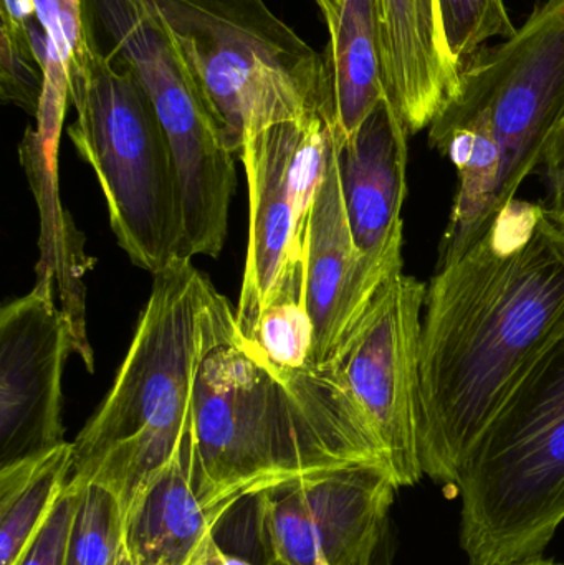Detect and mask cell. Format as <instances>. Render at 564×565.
I'll return each instance as SVG.
<instances>
[{
	"label": "cell",
	"mask_w": 564,
	"mask_h": 565,
	"mask_svg": "<svg viewBox=\"0 0 564 565\" xmlns=\"http://www.w3.org/2000/svg\"><path fill=\"white\" fill-rule=\"evenodd\" d=\"M83 19L89 46L141 83L168 136L181 185L182 257H217L237 179L214 109L148 0H83Z\"/></svg>",
	"instance_id": "obj_7"
},
{
	"label": "cell",
	"mask_w": 564,
	"mask_h": 565,
	"mask_svg": "<svg viewBox=\"0 0 564 565\" xmlns=\"http://www.w3.org/2000/svg\"><path fill=\"white\" fill-rule=\"evenodd\" d=\"M192 435L194 487L219 524L244 501L298 478L353 465L390 468L334 367L265 362L214 286L192 394Z\"/></svg>",
	"instance_id": "obj_2"
},
{
	"label": "cell",
	"mask_w": 564,
	"mask_h": 565,
	"mask_svg": "<svg viewBox=\"0 0 564 565\" xmlns=\"http://www.w3.org/2000/svg\"><path fill=\"white\" fill-rule=\"evenodd\" d=\"M564 334V228L513 199L427 286L419 345L424 477L459 484L467 458Z\"/></svg>",
	"instance_id": "obj_1"
},
{
	"label": "cell",
	"mask_w": 564,
	"mask_h": 565,
	"mask_svg": "<svg viewBox=\"0 0 564 565\" xmlns=\"http://www.w3.org/2000/svg\"><path fill=\"white\" fill-rule=\"evenodd\" d=\"M70 103L76 118L66 132L98 178L119 247L159 274L182 258L184 224L174 156L148 93L93 50L88 70L70 79Z\"/></svg>",
	"instance_id": "obj_6"
},
{
	"label": "cell",
	"mask_w": 564,
	"mask_h": 565,
	"mask_svg": "<svg viewBox=\"0 0 564 565\" xmlns=\"http://www.w3.org/2000/svg\"><path fill=\"white\" fill-rule=\"evenodd\" d=\"M503 565H563L556 563L553 559H545V557H539V559L522 561V563L503 564Z\"/></svg>",
	"instance_id": "obj_31"
},
{
	"label": "cell",
	"mask_w": 564,
	"mask_h": 565,
	"mask_svg": "<svg viewBox=\"0 0 564 565\" xmlns=\"http://www.w3.org/2000/svg\"><path fill=\"white\" fill-rule=\"evenodd\" d=\"M457 491L469 565L543 557L564 521V334L483 431Z\"/></svg>",
	"instance_id": "obj_4"
},
{
	"label": "cell",
	"mask_w": 564,
	"mask_h": 565,
	"mask_svg": "<svg viewBox=\"0 0 564 565\" xmlns=\"http://www.w3.org/2000/svg\"><path fill=\"white\" fill-rule=\"evenodd\" d=\"M116 565H132L131 559H129L128 554H126V550H123L121 557H119L118 564Z\"/></svg>",
	"instance_id": "obj_32"
},
{
	"label": "cell",
	"mask_w": 564,
	"mask_h": 565,
	"mask_svg": "<svg viewBox=\"0 0 564 565\" xmlns=\"http://www.w3.org/2000/svg\"><path fill=\"white\" fill-rule=\"evenodd\" d=\"M43 73L33 53L29 30L0 25V96L36 118Z\"/></svg>",
	"instance_id": "obj_23"
},
{
	"label": "cell",
	"mask_w": 564,
	"mask_h": 565,
	"mask_svg": "<svg viewBox=\"0 0 564 565\" xmlns=\"http://www.w3.org/2000/svg\"><path fill=\"white\" fill-rule=\"evenodd\" d=\"M212 282L172 262L152 289L111 391L73 444L68 487L105 488L123 520L171 463L191 422Z\"/></svg>",
	"instance_id": "obj_3"
},
{
	"label": "cell",
	"mask_w": 564,
	"mask_h": 565,
	"mask_svg": "<svg viewBox=\"0 0 564 565\" xmlns=\"http://www.w3.org/2000/svg\"><path fill=\"white\" fill-rule=\"evenodd\" d=\"M341 0H315L318 9H320L321 17H323L324 23L330 25L337 17L338 7H340Z\"/></svg>",
	"instance_id": "obj_30"
},
{
	"label": "cell",
	"mask_w": 564,
	"mask_h": 565,
	"mask_svg": "<svg viewBox=\"0 0 564 565\" xmlns=\"http://www.w3.org/2000/svg\"><path fill=\"white\" fill-rule=\"evenodd\" d=\"M396 490L383 465L288 481L254 498L257 543L270 565H371Z\"/></svg>",
	"instance_id": "obj_10"
},
{
	"label": "cell",
	"mask_w": 564,
	"mask_h": 565,
	"mask_svg": "<svg viewBox=\"0 0 564 565\" xmlns=\"http://www.w3.org/2000/svg\"><path fill=\"white\" fill-rule=\"evenodd\" d=\"M401 271L403 267L377 264L358 248L344 209L333 139L305 237V296L313 322L311 365L334 364L381 289Z\"/></svg>",
	"instance_id": "obj_13"
},
{
	"label": "cell",
	"mask_w": 564,
	"mask_h": 565,
	"mask_svg": "<svg viewBox=\"0 0 564 565\" xmlns=\"http://www.w3.org/2000/svg\"><path fill=\"white\" fill-rule=\"evenodd\" d=\"M192 415L171 463L126 514L125 550L132 565H195L219 523L202 504L192 478Z\"/></svg>",
	"instance_id": "obj_16"
},
{
	"label": "cell",
	"mask_w": 564,
	"mask_h": 565,
	"mask_svg": "<svg viewBox=\"0 0 564 565\" xmlns=\"http://www.w3.org/2000/svg\"><path fill=\"white\" fill-rule=\"evenodd\" d=\"M58 3L63 30L68 43V73L72 79L82 76L88 70L93 50L89 46L85 19H83V0H58Z\"/></svg>",
	"instance_id": "obj_25"
},
{
	"label": "cell",
	"mask_w": 564,
	"mask_h": 565,
	"mask_svg": "<svg viewBox=\"0 0 564 565\" xmlns=\"http://www.w3.org/2000/svg\"><path fill=\"white\" fill-rule=\"evenodd\" d=\"M82 490L68 487L17 565H65Z\"/></svg>",
	"instance_id": "obj_24"
},
{
	"label": "cell",
	"mask_w": 564,
	"mask_h": 565,
	"mask_svg": "<svg viewBox=\"0 0 564 565\" xmlns=\"http://www.w3.org/2000/svg\"><path fill=\"white\" fill-rule=\"evenodd\" d=\"M444 39L454 62L464 66L490 39H512L513 25L503 0H437Z\"/></svg>",
	"instance_id": "obj_22"
},
{
	"label": "cell",
	"mask_w": 564,
	"mask_h": 565,
	"mask_svg": "<svg viewBox=\"0 0 564 565\" xmlns=\"http://www.w3.org/2000/svg\"><path fill=\"white\" fill-rule=\"evenodd\" d=\"M244 339L274 367L304 369L311 365L313 322L307 308L305 275L278 292L262 312L252 334Z\"/></svg>",
	"instance_id": "obj_20"
},
{
	"label": "cell",
	"mask_w": 564,
	"mask_h": 565,
	"mask_svg": "<svg viewBox=\"0 0 564 565\" xmlns=\"http://www.w3.org/2000/svg\"><path fill=\"white\" fill-rule=\"evenodd\" d=\"M52 278L0 311V467L65 444L62 379L75 352Z\"/></svg>",
	"instance_id": "obj_12"
},
{
	"label": "cell",
	"mask_w": 564,
	"mask_h": 565,
	"mask_svg": "<svg viewBox=\"0 0 564 565\" xmlns=\"http://www.w3.org/2000/svg\"><path fill=\"white\" fill-rule=\"evenodd\" d=\"M564 122V0H543L506 42L482 49L460 72L429 139L456 131L496 142L502 159L500 202L513 201L543 166Z\"/></svg>",
	"instance_id": "obj_8"
},
{
	"label": "cell",
	"mask_w": 564,
	"mask_h": 565,
	"mask_svg": "<svg viewBox=\"0 0 564 565\" xmlns=\"http://www.w3.org/2000/svg\"><path fill=\"white\" fill-rule=\"evenodd\" d=\"M318 565H330V564H328L327 561H324V559H320V561H318Z\"/></svg>",
	"instance_id": "obj_33"
},
{
	"label": "cell",
	"mask_w": 564,
	"mask_h": 565,
	"mask_svg": "<svg viewBox=\"0 0 564 565\" xmlns=\"http://www.w3.org/2000/svg\"><path fill=\"white\" fill-rule=\"evenodd\" d=\"M207 98L227 148L320 115V53L265 0H148Z\"/></svg>",
	"instance_id": "obj_5"
},
{
	"label": "cell",
	"mask_w": 564,
	"mask_h": 565,
	"mask_svg": "<svg viewBox=\"0 0 564 565\" xmlns=\"http://www.w3.org/2000/svg\"><path fill=\"white\" fill-rule=\"evenodd\" d=\"M320 53V116L350 138L387 96L377 0H341Z\"/></svg>",
	"instance_id": "obj_17"
},
{
	"label": "cell",
	"mask_w": 564,
	"mask_h": 565,
	"mask_svg": "<svg viewBox=\"0 0 564 565\" xmlns=\"http://www.w3.org/2000/svg\"><path fill=\"white\" fill-rule=\"evenodd\" d=\"M426 282L394 275L381 289L334 371L373 427L397 488L423 480L419 345Z\"/></svg>",
	"instance_id": "obj_11"
},
{
	"label": "cell",
	"mask_w": 564,
	"mask_h": 565,
	"mask_svg": "<svg viewBox=\"0 0 564 565\" xmlns=\"http://www.w3.org/2000/svg\"><path fill=\"white\" fill-rule=\"evenodd\" d=\"M387 98L411 135L429 128L459 85L437 0H377Z\"/></svg>",
	"instance_id": "obj_15"
},
{
	"label": "cell",
	"mask_w": 564,
	"mask_h": 565,
	"mask_svg": "<svg viewBox=\"0 0 564 565\" xmlns=\"http://www.w3.org/2000/svg\"><path fill=\"white\" fill-rule=\"evenodd\" d=\"M195 565H201V564H199V563H198V564H195Z\"/></svg>",
	"instance_id": "obj_34"
},
{
	"label": "cell",
	"mask_w": 564,
	"mask_h": 565,
	"mask_svg": "<svg viewBox=\"0 0 564 565\" xmlns=\"http://www.w3.org/2000/svg\"><path fill=\"white\" fill-rule=\"evenodd\" d=\"M60 141L43 138L35 128H26L20 142V162L32 185L40 218V262L36 277L52 278L60 296L63 315L72 326L75 354L89 372L95 371V355L86 332L85 275L93 262L83 250V237L68 212L62 207L58 195Z\"/></svg>",
	"instance_id": "obj_18"
},
{
	"label": "cell",
	"mask_w": 564,
	"mask_h": 565,
	"mask_svg": "<svg viewBox=\"0 0 564 565\" xmlns=\"http://www.w3.org/2000/svg\"><path fill=\"white\" fill-rule=\"evenodd\" d=\"M0 19L10 29L29 30L30 20L35 19L33 0H2Z\"/></svg>",
	"instance_id": "obj_27"
},
{
	"label": "cell",
	"mask_w": 564,
	"mask_h": 565,
	"mask_svg": "<svg viewBox=\"0 0 564 565\" xmlns=\"http://www.w3.org/2000/svg\"><path fill=\"white\" fill-rule=\"evenodd\" d=\"M394 561V536L391 530V523L384 530L383 537H381L380 547H377L376 556H374L373 564L371 565H393Z\"/></svg>",
	"instance_id": "obj_29"
},
{
	"label": "cell",
	"mask_w": 564,
	"mask_h": 565,
	"mask_svg": "<svg viewBox=\"0 0 564 565\" xmlns=\"http://www.w3.org/2000/svg\"><path fill=\"white\" fill-rule=\"evenodd\" d=\"M201 565H254L252 563H247V561L241 559V557L231 556V554L225 553L221 546L217 544V540L212 541L209 544L207 551H205L204 557L199 561Z\"/></svg>",
	"instance_id": "obj_28"
},
{
	"label": "cell",
	"mask_w": 564,
	"mask_h": 565,
	"mask_svg": "<svg viewBox=\"0 0 564 565\" xmlns=\"http://www.w3.org/2000/svg\"><path fill=\"white\" fill-rule=\"evenodd\" d=\"M543 168L549 181V205L545 207L564 228V122L550 145Z\"/></svg>",
	"instance_id": "obj_26"
},
{
	"label": "cell",
	"mask_w": 564,
	"mask_h": 565,
	"mask_svg": "<svg viewBox=\"0 0 564 565\" xmlns=\"http://www.w3.org/2000/svg\"><path fill=\"white\" fill-rule=\"evenodd\" d=\"M123 550L125 523L118 501L105 488L86 484L65 565H116Z\"/></svg>",
	"instance_id": "obj_21"
},
{
	"label": "cell",
	"mask_w": 564,
	"mask_h": 565,
	"mask_svg": "<svg viewBox=\"0 0 564 565\" xmlns=\"http://www.w3.org/2000/svg\"><path fill=\"white\" fill-rule=\"evenodd\" d=\"M73 444L0 467V565H17L68 484Z\"/></svg>",
	"instance_id": "obj_19"
},
{
	"label": "cell",
	"mask_w": 564,
	"mask_h": 565,
	"mask_svg": "<svg viewBox=\"0 0 564 565\" xmlns=\"http://www.w3.org/2000/svg\"><path fill=\"white\" fill-rule=\"evenodd\" d=\"M409 136L387 96L350 138L333 136L351 234L368 258L386 267H404L401 212L407 194Z\"/></svg>",
	"instance_id": "obj_14"
},
{
	"label": "cell",
	"mask_w": 564,
	"mask_h": 565,
	"mask_svg": "<svg viewBox=\"0 0 564 565\" xmlns=\"http://www.w3.org/2000/svg\"><path fill=\"white\" fill-rule=\"evenodd\" d=\"M331 129L320 115L278 122L238 152L247 174V260L235 318L248 338L264 309L305 275V237L327 171Z\"/></svg>",
	"instance_id": "obj_9"
}]
</instances>
